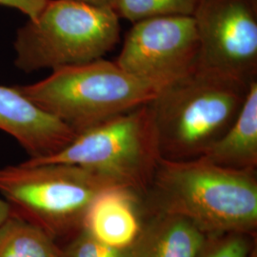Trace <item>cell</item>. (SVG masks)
Returning a JSON list of instances; mask_svg holds the SVG:
<instances>
[{
    "label": "cell",
    "instance_id": "1",
    "mask_svg": "<svg viewBox=\"0 0 257 257\" xmlns=\"http://www.w3.org/2000/svg\"><path fill=\"white\" fill-rule=\"evenodd\" d=\"M150 187L162 212L185 217L206 234L256 230L255 171L221 167L202 157H162Z\"/></svg>",
    "mask_w": 257,
    "mask_h": 257
},
{
    "label": "cell",
    "instance_id": "2",
    "mask_svg": "<svg viewBox=\"0 0 257 257\" xmlns=\"http://www.w3.org/2000/svg\"><path fill=\"white\" fill-rule=\"evenodd\" d=\"M249 84L196 67L166 86L151 102L162 157L186 160L201 156L237 117Z\"/></svg>",
    "mask_w": 257,
    "mask_h": 257
},
{
    "label": "cell",
    "instance_id": "3",
    "mask_svg": "<svg viewBox=\"0 0 257 257\" xmlns=\"http://www.w3.org/2000/svg\"><path fill=\"white\" fill-rule=\"evenodd\" d=\"M17 90L77 134L154 101L165 87L99 58L53 70L45 79Z\"/></svg>",
    "mask_w": 257,
    "mask_h": 257
},
{
    "label": "cell",
    "instance_id": "4",
    "mask_svg": "<svg viewBox=\"0 0 257 257\" xmlns=\"http://www.w3.org/2000/svg\"><path fill=\"white\" fill-rule=\"evenodd\" d=\"M113 186L119 185L73 164L25 161L0 168V194L9 204L11 212L56 242L69 241L82 230L92 201Z\"/></svg>",
    "mask_w": 257,
    "mask_h": 257
},
{
    "label": "cell",
    "instance_id": "5",
    "mask_svg": "<svg viewBox=\"0 0 257 257\" xmlns=\"http://www.w3.org/2000/svg\"><path fill=\"white\" fill-rule=\"evenodd\" d=\"M119 19L109 7L50 0L35 20L19 28L15 64L25 73L102 58L119 41Z\"/></svg>",
    "mask_w": 257,
    "mask_h": 257
},
{
    "label": "cell",
    "instance_id": "6",
    "mask_svg": "<svg viewBox=\"0 0 257 257\" xmlns=\"http://www.w3.org/2000/svg\"><path fill=\"white\" fill-rule=\"evenodd\" d=\"M161 158L155 113L149 103L77 134L54 156L26 162L80 166L139 193L151 186Z\"/></svg>",
    "mask_w": 257,
    "mask_h": 257
},
{
    "label": "cell",
    "instance_id": "7",
    "mask_svg": "<svg viewBox=\"0 0 257 257\" xmlns=\"http://www.w3.org/2000/svg\"><path fill=\"white\" fill-rule=\"evenodd\" d=\"M198 55L193 16H167L134 23L115 62L128 74L166 87L196 69Z\"/></svg>",
    "mask_w": 257,
    "mask_h": 257
},
{
    "label": "cell",
    "instance_id": "8",
    "mask_svg": "<svg viewBox=\"0 0 257 257\" xmlns=\"http://www.w3.org/2000/svg\"><path fill=\"white\" fill-rule=\"evenodd\" d=\"M193 17L198 68L247 82L257 79L256 0H200Z\"/></svg>",
    "mask_w": 257,
    "mask_h": 257
},
{
    "label": "cell",
    "instance_id": "9",
    "mask_svg": "<svg viewBox=\"0 0 257 257\" xmlns=\"http://www.w3.org/2000/svg\"><path fill=\"white\" fill-rule=\"evenodd\" d=\"M0 130L17 139L29 159L54 156L76 137L73 128L29 100L16 87L2 85Z\"/></svg>",
    "mask_w": 257,
    "mask_h": 257
},
{
    "label": "cell",
    "instance_id": "10",
    "mask_svg": "<svg viewBox=\"0 0 257 257\" xmlns=\"http://www.w3.org/2000/svg\"><path fill=\"white\" fill-rule=\"evenodd\" d=\"M138 194L121 186L104 190L87 211L83 230L110 247H132L143 230L138 212Z\"/></svg>",
    "mask_w": 257,
    "mask_h": 257
},
{
    "label": "cell",
    "instance_id": "11",
    "mask_svg": "<svg viewBox=\"0 0 257 257\" xmlns=\"http://www.w3.org/2000/svg\"><path fill=\"white\" fill-rule=\"evenodd\" d=\"M215 165L255 171L257 166V79L249 84L248 94L229 130L199 156Z\"/></svg>",
    "mask_w": 257,
    "mask_h": 257
},
{
    "label": "cell",
    "instance_id": "12",
    "mask_svg": "<svg viewBox=\"0 0 257 257\" xmlns=\"http://www.w3.org/2000/svg\"><path fill=\"white\" fill-rule=\"evenodd\" d=\"M206 233L180 215L161 212L133 245L137 257H198Z\"/></svg>",
    "mask_w": 257,
    "mask_h": 257
},
{
    "label": "cell",
    "instance_id": "13",
    "mask_svg": "<svg viewBox=\"0 0 257 257\" xmlns=\"http://www.w3.org/2000/svg\"><path fill=\"white\" fill-rule=\"evenodd\" d=\"M0 257H62V247L46 232L11 212L0 225Z\"/></svg>",
    "mask_w": 257,
    "mask_h": 257
},
{
    "label": "cell",
    "instance_id": "14",
    "mask_svg": "<svg viewBox=\"0 0 257 257\" xmlns=\"http://www.w3.org/2000/svg\"><path fill=\"white\" fill-rule=\"evenodd\" d=\"M200 0H115L111 9L118 19L136 23L167 16H193Z\"/></svg>",
    "mask_w": 257,
    "mask_h": 257
},
{
    "label": "cell",
    "instance_id": "15",
    "mask_svg": "<svg viewBox=\"0 0 257 257\" xmlns=\"http://www.w3.org/2000/svg\"><path fill=\"white\" fill-rule=\"evenodd\" d=\"M62 257H137L134 247L113 248L81 230L62 247Z\"/></svg>",
    "mask_w": 257,
    "mask_h": 257
},
{
    "label": "cell",
    "instance_id": "16",
    "mask_svg": "<svg viewBox=\"0 0 257 257\" xmlns=\"http://www.w3.org/2000/svg\"><path fill=\"white\" fill-rule=\"evenodd\" d=\"M206 242L198 257H253L248 234L224 233L223 236Z\"/></svg>",
    "mask_w": 257,
    "mask_h": 257
},
{
    "label": "cell",
    "instance_id": "17",
    "mask_svg": "<svg viewBox=\"0 0 257 257\" xmlns=\"http://www.w3.org/2000/svg\"><path fill=\"white\" fill-rule=\"evenodd\" d=\"M50 0H0V5L18 10L26 15L30 20H35L46 7Z\"/></svg>",
    "mask_w": 257,
    "mask_h": 257
},
{
    "label": "cell",
    "instance_id": "18",
    "mask_svg": "<svg viewBox=\"0 0 257 257\" xmlns=\"http://www.w3.org/2000/svg\"><path fill=\"white\" fill-rule=\"evenodd\" d=\"M11 215V208L9 204L6 202L3 198H0V225L4 223Z\"/></svg>",
    "mask_w": 257,
    "mask_h": 257
},
{
    "label": "cell",
    "instance_id": "19",
    "mask_svg": "<svg viewBox=\"0 0 257 257\" xmlns=\"http://www.w3.org/2000/svg\"><path fill=\"white\" fill-rule=\"evenodd\" d=\"M76 1L92 5V6H96V7H109L110 8L115 0H76Z\"/></svg>",
    "mask_w": 257,
    "mask_h": 257
}]
</instances>
